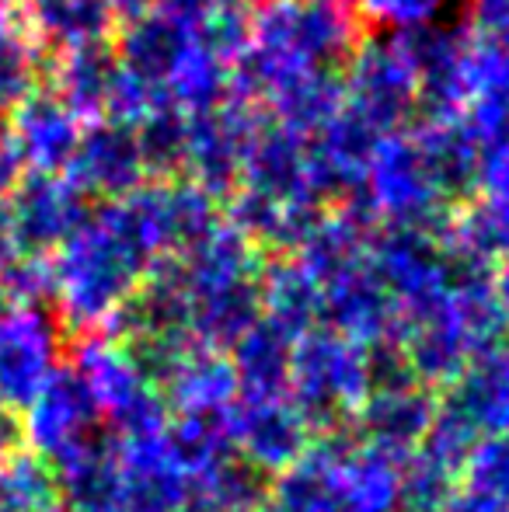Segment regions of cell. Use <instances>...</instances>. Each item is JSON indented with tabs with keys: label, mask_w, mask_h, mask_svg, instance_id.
Wrapping results in <instances>:
<instances>
[{
	"label": "cell",
	"mask_w": 509,
	"mask_h": 512,
	"mask_svg": "<svg viewBox=\"0 0 509 512\" xmlns=\"http://www.w3.org/2000/svg\"><path fill=\"white\" fill-rule=\"evenodd\" d=\"M164 258L171 255L147 182L126 199L91 209L74 237L49 258V307L60 317L63 331H112L143 279Z\"/></svg>",
	"instance_id": "obj_1"
},
{
	"label": "cell",
	"mask_w": 509,
	"mask_h": 512,
	"mask_svg": "<svg viewBox=\"0 0 509 512\" xmlns=\"http://www.w3.org/2000/svg\"><path fill=\"white\" fill-rule=\"evenodd\" d=\"M360 42V18L346 4L272 0L248 18V49L231 74V95L258 105L272 84L314 70L339 74Z\"/></svg>",
	"instance_id": "obj_2"
},
{
	"label": "cell",
	"mask_w": 509,
	"mask_h": 512,
	"mask_svg": "<svg viewBox=\"0 0 509 512\" xmlns=\"http://www.w3.org/2000/svg\"><path fill=\"white\" fill-rule=\"evenodd\" d=\"M185 297L189 338L210 349H231L258 321L262 251L241 230L220 220L196 244L171 255Z\"/></svg>",
	"instance_id": "obj_3"
},
{
	"label": "cell",
	"mask_w": 509,
	"mask_h": 512,
	"mask_svg": "<svg viewBox=\"0 0 509 512\" xmlns=\"http://www.w3.org/2000/svg\"><path fill=\"white\" fill-rule=\"evenodd\" d=\"M269 499L318 512H405V460L360 436L325 432L272 481Z\"/></svg>",
	"instance_id": "obj_4"
},
{
	"label": "cell",
	"mask_w": 509,
	"mask_h": 512,
	"mask_svg": "<svg viewBox=\"0 0 509 512\" xmlns=\"http://www.w3.org/2000/svg\"><path fill=\"white\" fill-rule=\"evenodd\" d=\"M377 384V352L318 324L293 342L290 398L311 418L318 436L356 422Z\"/></svg>",
	"instance_id": "obj_5"
},
{
	"label": "cell",
	"mask_w": 509,
	"mask_h": 512,
	"mask_svg": "<svg viewBox=\"0 0 509 512\" xmlns=\"http://www.w3.org/2000/svg\"><path fill=\"white\" fill-rule=\"evenodd\" d=\"M70 370L88 391L98 418L112 425V432L150 429L168 422L161 394H157L143 356L112 331H88L70 345Z\"/></svg>",
	"instance_id": "obj_6"
},
{
	"label": "cell",
	"mask_w": 509,
	"mask_h": 512,
	"mask_svg": "<svg viewBox=\"0 0 509 512\" xmlns=\"http://www.w3.org/2000/svg\"><path fill=\"white\" fill-rule=\"evenodd\" d=\"M360 203L370 209L377 227H412L433 234H440L454 213L412 126L377 140L360 185Z\"/></svg>",
	"instance_id": "obj_7"
},
{
	"label": "cell",
	"mask_w": 509,
	"mask_h": 512,
	"mask_svg": "<svg viewBox=\"0 0 509 512\" xmlns=\"http://www.w3.org/2000/svg\"><path fill=\"white\" fill-rule=\"evenodd\" d=\"M342 105L374 133H398L419 112V81L398 35L360 39L339 70Z\"/></svg>",
	"instance_id": "obj_8"
},
{
	"label": "cell",
	"mask_w": 509,
	"mask_h": 512,
	"mask_svg": "<svg viewBox=\"0 0 509 512\" xmlns=\"http://www.w3.org/2000/svg\"><path fill=\"white\" fill-rule=\"evenodd\" d=\"M46 74L49 91L81 122L116 119L136 126L154 108V98L123 70L112 39L56 53L53 63H46Z\"/></svg>",
	"instance_id": "obj_9"
},
{
	"label": "cell",
	"mask_w": 509,
	"mask_h": 512,
	"mask_svg": "<svg viewBox=\"0 0 509 512\" xmlns=\"http://www.w3.org/2000/svg\"><path fill=\"white\" fill-rule=\"evenodd\" d=\"M370 265L391 293L398 324L433 310L450 293L457 265L450 262L440 234L412 227H381L370 244Z\"/></svg>",
	"instance_id": "obj_10"
},
{
	"label": "cell",
	"mask_w": 509,
	"mask_h": 512,
	"mask_svg": "<svg viewBox=\"0 0 509 512\" xmlns=\"http://www.w3.org/2000/svg\"><path fill=\"white\" fill-rule=\"evenodd\" d=\"M67 359V338L53 307H7L0 314V405L25 411Z\"/></svg>",
	"instance_id": "obj_11"
},
{
	"label": "cell",
	"mask_w": 509,
	"mask_h": 512,
	"mask_svg": "<svg viewBox=\"0 0 509 512\" xmlns=\"http://www.w3.org/2000/svg\"><path fill=\"white\" fill-rule=\"evenodd\" d=\"M227 439L231 453L255 471L258 478L276 481L286 474L318 439L311 418L300 411L290 394L276 398H238L227 415Z\"/></svg>",
	"instance_id": "obj_12"
},
{
	"label": "cell",
	"mask_w": 509,
	"mask_h": 512,
	"mask_svg": "<svg viewBox=\"0 0 509 512\" xmlns=\"http://www.w3.org/2000/svg\"><path fill=\"white\" fill-rule=\"evenodd\" d=\"M84 192L67 175H42L25 171L11 196L4 199V220L11 230L14 255L21 258H53L74 230L91 216Z\"/></svg>",
	"instance_id": "obj_13"
},
{
	"label": "cell",
	"mask_w": 509,
	"mask_h": 512,
	"mask_svg": "<svg viewBox=\"0 0 509 512\" xmlns=\"http://www.w3.org/2000/svg\"><path fill=\"white\" fill-rule=\"evenodd\" d=\"M112 446L126 481L123 512H185L196 474L171 436V418L150 429L112 432Z\"/></svg>",
	"instance_id": "obj_14"
},
{
	"label": "cell",
	"mask_w": 509,
	"mask_h": 512,
	"mask_svg": "<svg viewBox=\"0 0 509 512\" xmlns=\"http://www.w3.org/2000/svg\"><path fill=\"white\" fill-rule=\"evenodd\" d=\"M381 352L391 363H377V384L353 425L356 436L367 439L370 446L398 460H408L433 429V418L440 411V391L408 377L398 366V359L391 356V349Z\"/></svg>",
	"instance_id": "obj_15"
},
{
	"label": "cell",
	"mask_w": 509,
	"mask_h": 512,
	"mask_svg": "<svg viewBox=\"0 0 509 512\" xmlns=\"http://www.w3.org/2000/svg\"><path fill=\"white\" fill-rule=\"evenodd\" d=\"M150 380L168 415L185 422H224L241 398L231 356L199 342L182 345L150 366Z\"/></svg>",
	"instance_id": "obj_16"
},
{
	"label": "cell",
	"mask_w": 509,
	"mask_h": 512,
	"mask_svg": "<svg viewBox=\"0 0 509 512\" xmlns=\"http://www.w3.org/2000/svg\"><path fill=\"white\" fill-rule=\"evenodd\" d=\"M258 122H262V108L234 95L206 112L189 115L182 178L196 182L213 199H227L241 178Z\"/></svg>",
	"instance_id": "obj_17"
},
{
	"label": "cell",
	"mask_w": 509,
	"mask_h": 512,
	"mask_svg": "<svg viewBox=\"0 0 509 512\" xmlns=\"http://www.w3.org/2000/svg\"><path fill=\"white\" fill-rule=\"evenodd\" d=\"M63 175L84 192L88 203H116L150 182L136 129L116 119H98L84 129Z\"/></svg>",
	"instance_id": "obj_18"
},
{
	"label": "cell",
	"mask_w": 509,
	"mask_h": 512,
	"mask_svg": "<svg viewBox=\"0 0 509 512\" xmlns=\"http://www.w3.org/2000/svg\"><path fill=\"white\" fill-rule=\"evenodd\" d=\"M419 81V108L426 115H461L468 105L471 28L457 21H433L412 35H398Z\"/></svg>",
	"instance_id": "obj_19"
},
{
	"label": "cell",
	"mask_w": 509,
	"mask_h": 512,
	"mask_svg": "<svg viewBox=\"0 0 509 512\" xmlns=\"http://www.w3.org/2000/svg\"><path fill=\"white\" fill-rule=\"evenodd\" d=\"M98 411L91 405L88 391L77 380V373L67 363L53 373L46 387L32 398V405L21 411V432H25V450H32L35 457L63 460L67 453H74L77 446H84L88 439L98 436Z\"/></svg>",
	"instance_id": "obj_20"
},
{
	"label": "cell",
	"mask_w": 509,
	"mask_h": 512,
	"mask_svg": "<svg viewBox=\"0 0 509 512\" xmlns=\"http://www.w3.org/2000/svg\"><path fill=\"white\" fill-rule=\"evenodd\" d=\"M321 293H325L321 324L353 338V342L367 345L370 352L391 349L394 331H398V310H394L391 293L377 279L370 258L332 276L321 286Z\"/></svg>",
	"instance_id": "obj_21"
},
{
	"label": "cell",
	"mask_w": 509,
	"mask_h": 512,
	"mask_svg": "<svg viewBox=\"0 0 509 512\" xmlns=\"http://www.w3.org/2000/svg\"><path fill=\"white\" fill-rule=\"evenodd\" d=\"M189 46H192V28L168 18L157 7L119 21L116 42H112L123 70L154 98V105L164 102V91H168L171 77H175L178 63L185 60Z\"/></svg>",
	"instance_id": "obj_22"
},
{
	"label": "cell",
	"mask_w": 509,
	"mask_h": 512,
	"mask_svg": "<svg viewBox=\"0 0 509 512\" xmlns=\"http://www.w3.org/2000/svg\"><path fill=\"white\" fill-rule=\"evenodd\" d=\"M84 133V122L70 112L49 88H35L7 115V136L25 171L63 175Z\"/></svg>",
	"instance_id": "obj_23"
},
{
	"label": "cell",
	"mask_w": 509,
	"mask_h": 512,
	"mask_svg": "<svg viewBox=\"0 0 509 512\" xmlns=\"http://www.w3.org/2000/svg\"><path fill=\"white\" fill-rule=\"evenodd\" d=\"M377 140H381V133H374L367 122L356 119L346 105H342V112L332 122H325L318 133L307 136L311 178L318 196L325 199V206L360 196L363 175H367V164Z\"/></svg>",
	"instance_id": "obj_24"
},
{
	"label": "cell",
	"mask_w": 509,
	"mask_h": 512,
	"mask_svg": "<svg viewBox=\"0 0 509 512\" xmlns=\"http://www.w3.org/2000/svg\"><path fill=\"white\" fill-rule=\"evenodd\" d=\"M440 241L457 269L492 272V265L509 255V192H478L454 206Z\"/></svg>",
	"instance_id": "obj_25"
},
{
	"label": "cell",
	"mask_w": 509,
	"mask_h": 512,
	"mask_svg": "<svg viewBox=\"0 0 509 512\" xmlns=\"http://www.w3.org/2000/svg\"><path fill=\"white\" fill-rule=\"evenodd\" d=\"M63 512H123L126 481L112 436H95L53 464Z\"/></svg>",
	"instance_id": "obj_26"
},
{
	"label": "cell",
	"mask_w": 509,
	"mask_h": 512,
	"mask_svg": "<svg viewBox=\"0 0 509 512\" xmlns=\"http://www.w3.org/2000/svg\"><path fill=\"white\" fill-rule=\"evenodd\" d=\"M18 14L39 49H49L53 56L109 42L119 25L112 0H18Z\"/></svg>",
	"instance_id": "obj_27"
},
{
	"label": "cell",
	"mask_w": 509,
	"mask_h": 512,
	"mask_svg": "<svg viewBox=\"0 0 509 512\" xmlns=\"http://www.w3.org/2000/svg\"><path fill=\"white\" fill-rule=\"evenodd\" d=\"M443 398L450 401L482 439H509V342L482 352L471 359L468 370L443 387Z\"/></svg>",
	"instance_id": "obj_28"
},
{
	"label": "cell",
	"mask_w": 509,
	"mask_h": 512,
	"mask_svg": "<svg viewBox=\"0 0 509 512\" xmlns=\"http://www.w3.org/2000/svg\"><path fill=\"white\" fill-rule=\"evenodd\" d=\"M258 310L265 321L300 338L321 324L325 293L297 255H272L258 276Z\"/></svg>",
	"instance_id": "obj_29"
},
{
	"label": "cell",
	"mask_w": 509,
	"mask_h": 512,
	"mask_svg": "<svg viewBox=\"0 0 509 512\" xmlns=\"http://www.w3.org/2000/svg\"><path fill=\"white\" fill-rule=\"evenodd\" d=\"M297 338L290 331H283L279 324L265 321L258 314V321L238 342L227 349L238 373L241 398H276V394H290V356Z\"/></svg>",
	"instance_id": "obj_30"
},
{
	"label": "cell",
	"mask_w": 509,
	"mask_h": 512,
	"mask_svg": "<svg viewBox=\"0 0 509 512\" xmlns=\"http://www.w3.org/2000/svg\"><path fill=\"white\" fill-rule=\"evenodd\" d=\"M265 115L297 136H314L325 122L342 112V77L332 70H314L272 84L262 95Z\"/></svg>",
	"instance_id": "obj_31"
},
{
	"label": "cell",
	"mask_w": 509,
	"mask_h": 512,
	"mask_svg": "<svg viewBox=\"0 0 509 512\" xmlns=\"http://www.w3.org/2000/svg\"><path fill=\"white\" fill-rule=\"evenodd\" d=\"M46 74V56L39 42L25 28L18 11L0 4V108L11 112L18 102H25L39 88Z\"/></svg>",
	"instance_id": "obj_32"
},
{
	"label": "cell",
	"mask_w": 509,
	"mask_h": 512,
	"mask_svg": "<svg viewBox=\"0 0 509 512\" xmlns=\"http://www.w3.org/2000/svg\"><path fill=\"white\" fill-rule=\"evenodd\" d=\"M136 143H140L143 164L150 182L182 178L185 168V143H189V115L175 105H154L136 122Z\"/></svg>",
	"instance_id": "obj_33"
},
{
	"label": "cell",
	"mask_w": 509,
	"mask_h": 512,
	"mask_svg": "<svg viewBox=\"0 0 509 512\" xmlns=\"http://www.w3.org/2000/svg\"><path fill=\"white\" fill-rule=\"evenodd\" d=\"M56 471L32 450H18L0 460V512H56Z\"/></svg>",
	"instance_id": "obj_34"
},
{
	"label": "cell",
	"mask_w": 509,
	"mask_h": 512,
	"mask_svg": "<svg viewBox=\"0 0 509 512\" xmlns=\"http://www.w3.org/2000/svg\"><path fill=\"white\" fill-rule=\"evenodd\" d=\"M265 502L262 478L248 471L238 457L199 474L185 512H255Z\"/></svg>",
	"instance_id": "obj_35"
},
{
	"label": "cell",
	"mask_w": 509,
	"mask_h": 512,
	"mask_svg": "<svg viewBox=\"0 0 509 512\" xmlns=\"http://www.w3.org/2000/svg\"><path fill=\"white\" fill-rule=\"evenodd\" d=\"M447 0H353V14L381 35H412L443 18Z\"/></svg>",
	"instance_id": "obj_36"
},
{
	"label": "cell",
	"mask_w": 509,
	"mask_h": 512,
	"mask_svg": "<svg viewBox=\"0 0 509 512\" xmlns=\"http://www.w3.org/2000/svg\"><path fill=\"white\" fill-rule=\"evenodd\" d=\"M461 485L509 502V439H478L461 467Z\"/></svg>",
	"instance_id": "obj_37"
},
{
	"label": "cell",
	"mask_w": 509,
	"mask_h": 512,
	"mask_svg": "<svg viewBox=\"0 0 509 512\" xmlns=\"http://www.w3.org/2000/svg\"><path fill=\"white\" fill-rule=\"evenodd\" d=\"M433 512H509V502L499 499V495H489V492H478L471 485H461L447 495Z\"/></svg>",
	"instance_id": "obj_38"
},
{
	"label": "cell",
	"mask_w": 509,
	"mask_h": 512,
	"mask_svg": "<svg viewBox=\"0 0 509 512\" xmlns=\"http://www.w3.org/2000/svg\"><path fill=\"white\" fill-rule=\"evenodd\" d=\"M471 25V32L503 39L509 32V0H471Z\"/></svg>",
	"instance_id": "obj_39"
},
{
	"label": "cell",
	"mask_w": 509,
	"mask_h": 512,
	"mask_svg": "<svg viewBox=\"0 0 509 512\" xmlns=\"http://www.w3.org/2000/svg\"><path fill=\"white\" fill-rule=\"evenodd\" d=\"M21 175H25V168H21L18 150H14L11 136L0 133V206H4L7 196H11V189L18 185Z\"/></svg>",
	"instance_id": "obj_40"
},
{
	"label": "cell",
	"mask_w": 509,
	"mask_h": 512,
	"mask_svg": "<svg viewBox=\"0 0 509 512\" xmlns=\"http://www.w3.org/2000/svg\"><path fill=\"white\" fill-rule=\"evenodd\" d=\"M25 450V432H21V415L0 405V460H7L11 453Z\"/></svg>",
	"instance_id": "obj_41"
},
{
	"label": "cell",
	"mask_w": 509,
	"mask_h": 512,
	"mask_svg": "<svg viewBox=\"0 0 509 512\" xmlns=\"http://www.w3.org/2000/svg\"><path fill=\"white\" fill-rule=\"evenodd\" d=\"M489 283H492V293H496L499 310H503V317H506V328H509V255H503L496 265H492V272H489Z\"/></svg>",
	"instance_id": "obj_42"
},
{
	"label": "cell",
	"mask_w": 509,
	"mask_h": 512,
	"mask_svg": "<svg viewBox=\"0 0 509 512\" xmlns=\"http://www.w3.org/2000/svg\"><path fill=\"white\" fill-rule=\"evenodd\" d=\"M14 244H11V230H7V220H4V206H0V269L7 262H14Z\"/></svg>",
	"instance_id": "obj_43"
},
{
	"label": "cell",
	"mask_w": 509,
	"mask_h": 512,
	"mask_svg": "<svg viewBox=\"0 0 509 512\" xmlns=\"http://www.w3.org/2000/svg\"><path fill=\"white\" fill-rule=\"evenodd\" d=\"M265 4H272V0H213V7H227V11H241V14H255Z\"/></svg>",
	"instance_id": "obj_44"
},
{
	"label": "cell",
	"mask_w": 509,
	"mask_h": 512,
	"mask_svg": "<svg viewBox=\"0 0 509 512\" xmlns=\"http://www.w3.org/2000/svg\"><path fill=\"white\" fill-rule=\"evenodd\" d=\"M255 512H318V509H300V506H283V502H272L269 495H265V502L258 506Z\"/></svg>",
	"instance_id": "obj_45"
},
{
	"label": "cell",
	"mask_w": 509,
	"mask_h": 512,
	"mask_svg": "<svg viewBox=\"0 0 509 512\" xmlns=\"http://www.w3.org/2000/svg\"><path fill=\"white\" fill-rule=\"evenodd\" d=\"M7 307H11V304H7V293H4V286H0V314H4Z\"/></svg>",
	"instance_id": "obj_46"
},
{
	"label": "cell",
	"mask_w": 509,
	"mask_h": 512,
	"mask_svg": "<svg viewBox=\"0 0 509 512\" xmlns=\"http://www.w3.org/2000/svg\"><path fill=\"white\" fill-rule=\"evenodd\" d=\"M325 4H346V7H349L353 0H325Z\"/></svg>",
	"instance_id": "obj_47"
},
{
	"label": "cell",
	"mask_w": 509,
	"mask_h": 512,
	"mask_svg": "<svg viewBox=\"0 0 509 512\" xmlns=\"http://www.w3.org/2000/svg\"><path fill=\"white\" fill-rule=\"evenodd\" d=\"M503 42H506V49H509V32H506V35H503Z\"/></svg>",
	"instance_id": "obj_48"
},
{
	"label": "cell",
	"mask_w": 509,
	"mask_h": 512,
	"mask_svg": "<svg viewBox=\"0 0 509 512\" xmlns=\"http://www.w3.org/2000/svg\"><path fill=\"white\" fill-rule=\"evenodd\" d=\"M0 4H7V0H0Z\"/></svg>",
	"instance_id": "obj_49"
},
{
	"label": "cell",
	"mask_w": 509,
	"mask_h": 512,
	"mask_svg": "<svg viewBox=\"0 0 509 512\" xmlns=\"http://www.w3.org/2000/svg\"><path fill=\"white\" fill-rule=\"evenodd\" d=\"M56 512H60V509H56Z\"/></svg>",
	"instance_id": "obj_50"
}]
</instances>
